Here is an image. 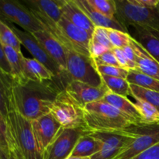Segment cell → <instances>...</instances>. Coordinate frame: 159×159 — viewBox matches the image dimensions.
<instances>
[{
    "label": "cell",
    "instance_id": "cell-1",
    "mask_svg": "<svg viewBox=\"0 0 159 159\" xmlns=\"http://www.w3.org/2000/svg\"><path fill=\"white\" fill-rule=\"evenodd\" d=\"M29 82L24 85L12 82V102L13 108L30 120L50 113L57 95L64 89L57 82Z\"/></svg>",
    "mask_w": 159,
    "mask_h": 159
},
{
    "label": "cell",
    "instance_id": "cell-2",
    "mask_svg": "<svg viewBox=\"0 0 159 159\" xmlns=\"http://www.w3.org/2000/svg\"><path fill=\"white\" fill-rule=\"evenodd\" d=\"M10 159H43L36 144L32 120L12 109L6 118Z\"/></svg>",
    "mask_w": 159,
    "mask_h": 159
},
{
    "label": "cell",
    "instance_id": "cell-3",
    "mask_svg": "<svg viewBox=\"0 0 159 159\" xmlns=\"http://www.w3.org/2000/svg\"><path fill=\"white\" fill-rule=\"evenodd\" d=\"M83 111L86 133L120 134L134 126L126 115L103 100L86 104Z\"/></svg>",
    "mask_w": 159,
    "mask_h": 159
},
{
    "label": "cell",
    "instance_id": "cell-4",
    "mask_svg": "<svg viewBox=\"0 0 159 159\" xmlns=\"http://www.w3.org/2000/svg\"><path fill=\"white\" fill-rule=\"evenodd\" d=\"M32 13L38 20L43 30L58 40L65 50L75 51L91 57L89 45L92 35L89 33L70 23L63 16L58 23H56L34 12Z\"/></svg>",
    "mask_w": 159,
    "mask_h": 159
},
{
    "label": "cell",
    "instance_id": "cell-5",
    "mask_svg": "<svg viewBox=\"0 0 159 159\" xmlns=\"http://www.w3.org/2000/svg\"><path fill=\"white\" fill-rule=\"evenodd\" d=\"M127 134L120 150L112 159H133L159 143V124L133 126Z\"/></svg>",
    "mask_w": 159,
    "mask_h": 159
},
{
    "label": "cell",
    "instance_id": "cell-6",
    "mask_svg": "<svg viewBox=\"0 0 159 159\" xmlns=\"http://www.w3.org/2000/svg\"><path fill=\"white\" fill-rule=\"evenodd\" d=\"M116 19L127 28L138 26L159 32V4L156 8L142 7L129 0H117Z\"/></svg>",
    "mask_w": 159,
    "mask_h": 159
},
{
    "label": "cell",
    "instance_id": "cell-7",
    "mask_svg": "<svg viewBox=\"0 0 159 159\" xmlns=\"http://www.w3.org/2000/svg\"><path fill=\"white\" fill-rule=\"evenodd\" d=\"M50 113L63 129H80L85 131L83 107L68 96L65 89L56 96Z\"/></svg>",
    "mask_w": 159,
    "mask_h": 159
},
{
    "label": "cell",
    "instance_id": "cell-8",
    "mask_svg": "<svg viewBox=\"0 0 159 159\" xmlns=\"http://www.w3.org/2000/svg\"><path fill=\"white\" fill-rule=\"evenodd\" d=\"M66 64L70 81H79L95 87L103 84L92 57L66 50Z\"/></svg>",
    "mask_w": 159,
    "mask_h": 159
},
{
    "label": "cell",
    "instance_id": "cell-9",
    "mask_svg": "<svg viewBox=\"0 0 159 159\" xmlns=\"http://www.w3.org/2000/svg\"><path fill=\"white\" fill-rule=\"evenodd\" d=\"M10 26L20 40L21 44H23L28 50V51L34 56V58L43 64L50 71H52L55 75L56 79H57L59 84L65 88L67 84L70 82L69 79L63 74L58 65L49 57V55L43 50L40 43L37 41V39L31 34L24 30H21L13 25Z\"/></svg>",
    "mask_w": 159,
    "mask_h": 159
},
{
    "label": "cell",
    "instance_id": "cell-10",
    "mask_svg": "<svg viewBox=\"0 0 159 159\" xmlns=\"http://www.w3.org/2000/svg\"><path fill=\"white\" fill-rule=\"evenodd\" d=\"M84 133L80 129H61L43 155V159H67Z\"/></svg>",
    "mask_w": 159,
    "mask_h": 159
},
{
    "label": "cell",
    "instance_id": "cell-11",
    "mask_svg": "<svg viewBox=\"0 0 159 159\" xmlns=\"http://www.w3.org/2000/svg\"><path fill=\"white\" fill-rule=\"evenodd\" d=\"M32 127L37 148L43 156L46 149L62 127L51 113L32 120Z\"/></svg>",
    "mask_w": 159,
    "mask_h": 159
},
{
    "label": "cell",
    "instance_id": "cell-12",
    "mask_svg": "<svg viewBox=\"0 0 159 159\" xmlns=\"http://www.w3.org/2000/svg\"><path fill=\"white\" fill-rule=\"evenodd\" d=\"M105 84L95 87L79 81H70L65 88V91L71 99L82 107L93 102L102 100L108 91Z\"/></svg>",
    "mask_w": 159,
    "mask_h": 159
},
{
    "label": "cell",
    "instance_id": "cell-13",
    "mask_svg": "<svg viewBox=\"0 0 159 159\" xmlns=\"http://www.w3.org/2000/svg\"><path fill=\"white\" fill-rule=\"evenodd\" d=\"M31 34L37 39L49 57L58 65L63 74L68 78L66 71V50L61 43L46 30L39 31Z\"/></svg>",
    "mask_w": 159,
    "mask_h": 159
},
{
    "label": "cell",
    "instance_id": "cell-14",
    "mask_svg": "<svg viewBox=\"0 0 159 159\" xmlns=\"http://www.w3.org/2000/svg\"><path fill=\"white\" fill-rule=\"evenodd\" d=\"M61 10L62 16L70 23L85 30L93 35L95 27L86 14L79 8L75 0H57Z\"/></svg>",
    "mask_w": 159,
    "mask_h": 159
},
{
    "label": "cell",
    "instance_id": "cell-15",
    "mask_svg": "<svg viewBox=\"0 0 159 159\" xmlns=\"http://www.w3.org/2000/svg\"><path fill=\"white\" fill-rule=\"evenodd\" d=\"M130 45L136 56V71L159 81V63L131 36Z\"/></svg>",
    "mask_w": 159,
    "mask_h": 159
},
{
    "label": "cell",
    "instance_id": "cell-16",
    "mask_svg": "<svg viewBox=\"0 0 159 159\" xmlns=\"http://www.w3.org/2000/svg\"><path fill=\"white\" fill-rule=\"evenodd\" d=\"M127 129L120 134L95 133L102 141V147L99 152L91 156V159L113 158L119 152L127 139Z\"/></svg>",
    "mask_w": 159,
    "mask_h": 159
},
{
    "label": "cell",
    "instance_id": "cell-17",
    "mask_svg": "<svg viewBox=\"0 0 159 159\" xmlns=\"http://www.w3.org/2000/svg\"><path fill=\"white\" fill-rule=\"evenodd\" d=\"M21 63L23 76L28 82L42 83L56 79L52 71L36 59L27 58L23 54L21 56Z\"/></svg>",
    "mask_w": 159,
    "mask_h": 159
},
{
    "label": "cell",
    "instance_id": "cell-18",
    "mask_svg": "<svg viewBox=\"0 0 159 159\" xmlns=\"http://www.w3.org/2000/svg\"><path fill=\"white\" fill-rule=\"evenodd\" d=\"M75 2L79 6V8L86 14L95 26L117 30L127 33L128 29L121 24L116 19H110L102 15L89 4L88 0H75Z\"/></svg>",
    "mask_w": 159,
    "mask_h": 159
},
{
    "label": "cell",
    "instance_id": "cell-19",
    "mask_svg": "<svg viewBox=\"0 0 159 159\" xmlns=\"http://www.w3.org/2000/svg\"><path fill=\"white\" fill-rule=\"evenodd\" d=\"M102 100L108 102L126 115L132 121L134 126L142 125L141 117L135 107L134 103L127 99V97L118 96L108 90Z\"/></svg>",
    "mask_w": 159,
    "mask_h": 159
},
{
    "label": "cell",
    "instance_id": "cell-20",
    "mask_svg": "<svg viewBox=\"0 0 159 159\" xmlns=\"http://www.w3.org/2000/svg\"><path fill=\"white\" fill-rule=\"evenodd\" d=\"M23 3L32 12L49 19L56 23L62 18L61 10L57 0H25Z\"/></svg>",
    "mask_w": 159,
    "mask_h": 159
},
{
    "label": "cell",
    "instance_id": "cell-21",
    "mask_svg": "<svg viewBox=\"0 0 159 159\" xmlns=\"http://www.w3.org/2000/svg\"><path fill=\"white\" fill-rule=\"evenodd\" d=\"M102 141L95 134L84 132L79 138L70 157H91L99 152Z\"/></svg>",
    "mask_w": 159,
    "mask_h": 159
},
{
    "label": "cell",
    "instance_id": "cell-22",
    "mask_svg": "<svg viewBox=\"0 0 159 159\" xmlns=\"http://www.w3.org/2000/svg\"><path fill=\"white\" fill-rule=\"evenodd\" d=\"M12 23L19 25L23 30L30 34L44 30L27 6L20 1H17L16 8Z\"/></svg>",
    "mask_w": 159,
    "mask_h": 159
},
{
    "label": "cell",
    "instance_id": "cell-23",
    "mask_svg": "<svg viewBox=\"0 0 159 159\" xmlns=\"http://www.w3.org/2000/svg\"><path fill=\"white\" fill-rule=\"evenodd\" d=\"M135 39L159 63V32L134 26Z\"/></svg>",
    "mask_w": 159,
    "mask_h": 159
},
{
    "label": "cell",
    "instance_id": "cell-24",
    "mask_svg": "<svg viewBox=\"0 0 159 159\" xmlns=\"http://www.w3.org/2000/svg\"><path fill=\"white\" fill-rule=\"evenodd\" d=\"M12 82L10 75L0 69V112L5 119L14 109L12 102Z\"/></svg>",
    "mask_w": 159,
    "mask_h": 159
},
{
    "label": "cell",
    "instance_id": "cell-25",
    "mask_svg": "<svg viewBox=\"0 0 159 159\" xmlns=\"http://www.w3.org/2000/svg\"><path fill=\"white\" fill-rule=\"evenodd\" d=\"M2 47L6 59L9 65L11 71L10 75L13 82L20 85H24L29 82L26 80L23 74L21 63V56L23 55V53H19L10 47L5 46V45H2Z\"/></svg>",
    "mask_w": 159,
    "mask_h": 159
},
{
    "label": "cell",
    "instance_id": "cell-26",
    "mask_svg": "<svg viewBox=\"0 0 159 159\" xmlns=\"http://www.w3.org/2000/svg\"><path fill=\"white\" fill-rule=\"evenodd\" d=\"M136 99L134 103L135 107L138 110L141 117L142 125H155L159 124V111L144 99L134 97Z\"/></svg>",
    "mask_w": 159,
    "mask_h": 159
},
{
    "label": "cell",
    "instance_id": "cell-27",
    "mask_svg": "<svg viewBox=\"0 0 159 159\" xmlns=\"http://www.w3.org/2000/svg\"><path fill=\"white\" fill-rule=\"evenodd\" d=\"M130 84L136 85L141 88L159 92V81L151 76L139 72L136 70H130L127 78Z\"/></svg>",
    "mask_w": 159,
    "mask_h": 159
},
{
    "label": "cell",
    "instance_id": "cell-28",
    "mask_svg": "<svg viewBox=\"0 0 159 159\" xmlns=\"http://www.w3.org/2000/svg\"><path fill=\"white\" fill-rule=\"evenodd\" d=\"M100 76L103 83L113 93L124 97H127L130 95V83L127 79L107 75Z\"/></svg>",
    "mask_w": 159,
    "mask_h": 159
},
{
    "label": "cell",
    "instance_id": "cell-29",
    "mask_svg": "<svg viewBox=\"0 0 159 159\" xmlns=\"http://www.w3.org/2000/svg\"><path fill=\"white\" fill-rule=\"evenodd\" d=\"M0 42L2 45L10 47L18 51H21V43L10 26L0 19Z\"/></svg>",
    "mask_w": 159,
    "mask_h": 159
},
{
    "label": "cell",
    "instance_id": "cell-30",
    "mask_svg": "<svg viewBox=\"0 0 159 159\" xmlns=\"http://www.w3.org/2000/svg\"><path fill=\"white\" fill-rule=\"evenodd\" d=\"M130 95L133 97L140 98L144 99L155 107L159 111V92L141 88L136 85L130 84Z\"/></svg>",
    "mask_w": 159,
    "mask_h": 159
},
{
    "label": "cell",
    "instance_id": "cell-31",
    "mask_svg": "<svg viewBox=\"0 0 159 159\" xmlns=\"http://www.w3.org/2000/svg\"><path fill=\"white\" fill-rule=\"evenodd\" d=\"M89 4L102 15L116 19V4L115 0H88Z\"/></svg>",
    "mask_w": 159,
    "mask_h": 159
},
{
    "label": "cell",
    "instance_id": "cell-32",
    "mask_svg": "<svg viewBox=\"0 0 159 159\" xmlns=\"http://www.w3.org/2000/svg\"><path fill=\"white\" fill-rule=\"evenodd\" d=\"M108 36L113 48H123L130 44L131 36L127 32L108 29Z\"/></svg>",
    "mask_w": 159,
    "mask_h": 159
},
{
    "label": "cell",
    "instance_id": "cell-33",
    "mask_svg": "<svg viewBox=\"0 0 159 159\" xmlns=\"http://www.w3.org/2000/svg\"><path fill=\"white\" fill-rule=\"evenodd\" d=\"M95 66L100 75H107L127 79L129 74V70L124 69L121 67L112 66V65H95Z\"/></svg>",
    "mask_w": 159,
    "mask_h": 159
},
{
    "label": "cell",
    "instance_id": "cell-34",
    "mask_svg": "<svg viewBox=\"0 0 159 159\" xmlns=\"http://www.w3.org/2000/svg\"><path fill=\"white\" fill-rule=\"evenodd\" d=\"M91 42L99 43V44L102 45V46L105 47L110 50L113 49V46L110 41V39H109L108 29H107V28L96 26L93 35H92Z\"/></svg>",
    "mask_w": 159,
    "mask_h": 159
},
{
    "label": "cell",
    "instance_id": "cell-35",
    "mask_svg": "<svg viewBox=\"0 0 159 159\" xmlns=\"http://www.w3.org/2000/svg\"><path fill=\"white\" fill-rule=\"evenodd\" d=\"M93 61L95 65H112V66L120 67L112 50L104 53L103 54L96 58L93 59Z\"/></svg>",
    "mask_w": 159,
    "mask_h": 159
},
{
    "label": "cell",
    "instance_id": "cell-36",
    "mask_svg": "<svg viewBox=\"0 0 159 159\" xmlns=\"http://www.w3.org/2000/svg\"><path fill=\"white\" fill-rule=\"evenodd\" d=\"M0 144L9 155L7 148V125H6V119L1 112H0Z\"/></svg>",
    "mask_w": 159,
    "mask_h": 159
},
{
    "label": "cell",
    "instance_id": "cell-37",
    "mask_svg": "<svg viewBox=\"0 0 159 159\" xmlns=\"http://www.w3.org/2000/svg\"><path fill=\"white\" fill-rule=\"evenodd\" d=\"M133 159H159V143L143 152Z\"/></svg>",
    "mask_w": 159,
    "mask_h": 159
},
{
    "label": "cell",
    "instance_id": "cell-38",
    "mask_svg": "<svg viewBox=\"0 0 159 159\" xmlns=\"http://www.w3.org/2000/svg\"><path fill=\"white\" fill-rule=\"evenodd\" d=\"M0 69L2 70L3 71H5L7 74L10 75V68H9V65L8 63L7 59H6V54H5L2 44L1 43V42H0Z\"/></svg>",
    "mask_w": 159,
    "mask_h": 159
},
{
    "label": "cell",
    "instance_id": "cell-39",
    "mask_svg": "<svg viewBox=\"0 0 159 159\" xmlns=\"http://www.w3.org/2000/svg\"><path fill=\"white\" fill-rule=\"evenodd\" d=\"M130 2L137 6L145 8H156L159 4V0H129Z\"/></svg>",
    "mask_w": 159,
    "mask_h": 159
},
{
    "label": "cell",
    "instance_id": "cell-40",
    "mask_svg": "<svg viewBox=\"0 0 159 159\" xmlns=\"http://www.w3.org/2000/svg\"><path fill=\"white\" fill-rule=\"evenodd\" d=\"M122 50L123 52L124 53L125 56L127 57V58L134 65L135 69H136V62H135L136 61V56H135L134 51L132 47L129 44L128 46H126L124 48H123Z\"/></svg>",
    "mask_w": 159,
    "mask_h": 159
},
{
    "label": "cell",
    "instance_id": "cell-41",
    "mask_svg": "<svg viewBox=\"0 0 159 159\" xmlns=\"http://www.w3.org/2000/svg\"><path fill=\"white\" fill-rule=\"evenodd\" d=\"M0 159H10L9 155L0 144Z\"/></svg>",
    "mask_w": 159,
    "mask_h": 159
},
{
    "label": "cell",
    "instance_id": "cell-42",
    "mask_svg": "<svg viewBox=\"0 0 159 159\" xmlns=\"http://www.w3.org/2000/svg\"><path fill=\"white\" fill-rule=\"evenodd\" d=\"M67 159H91V157H69Z\"/></svg>",
    "mask_w": 159,
    "mask_h": 159
}]
</instances>
